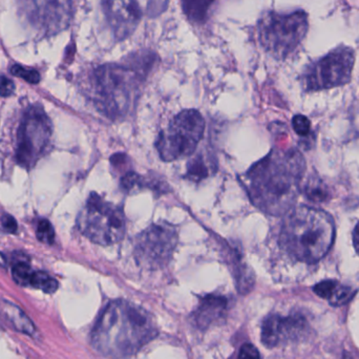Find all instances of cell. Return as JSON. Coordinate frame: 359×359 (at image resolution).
<instances>
[{
    "label": "cell",
    "mask_w": 359,
    "mask_h": 359,
    "mask_svg": "<svg viewBox=\"0 0 359 359\" xmlns=\"http://www.w3.org/2000/svg\"><path fill=\"white\" fill-rule=\"evenodd\" d=\"M188 178L198 182L208 176V170L202 157H194L187 165Z\"/></svg>",
    "instance_id": "7402d4cb"
},
{
    "label": "cell",
    "mask_w": 359,
    "mask_h": 359,
    "mask_svg": "<svg viewBox=\"0 0 359 359\" xmlns=\"http://www.w3.org/2000/svg\"><path fill=\"white\" fill-rule=\"evenodd\" d=\"M334 236V221L329 213L313 207L299 206L287 213L280 244L293 259L314 264L330 251Z\"/></svg>",
    "instance_id": "277c9868"
},
{
    "label": "cell",
    "mask_w": 359,
    "mask_h": 359,
    "mask_svg": "<svg viewBox=\"0 0 359 359\" xmlns=\"http://www.w3.org/2000/svg\"><path fill=\"white\" fill-rule=\"evenodd\" d=\"M293 130L299 136H308L311 130V122L306 116L297 115L292 119Z\"/></svg>",
    "instance_id": "4316f807"
},
{
    "label": "cell",
    "mask_w": 359,
    "mask_h": 359,
    "mask_svg": "<svg viewBox=\"0 0 359 359\" xmlns=\"http://www.w3.org/2000/svg\"><path fill=\"white\" fill-rule=\"evenodd\" d=\"M355 294L356 290H354L351 287L339 284L328 301L334 307H341V306L346 305V304L352 301Z\"/></svg>",
    "instance_id": "ffe728a7"
},
{
    "label": "cell",
    "mask_w": 359,
    "mask_h": 359,
    "mask_svg": "<svg viewBox=\"0 0 359 359\" xmlns=\"http://www.w3.org/2000/svg\"><path fill=\"white\" fill-rule=\"evenodd\" d=\"M154 62L155 55L145 52L130 57L126 63H109L97 67L93 86L98 109L111 119L126 116L136 102Z\"/></svg>",
    "instance_id": "3957f363"
},
{
    "label": "cell",
    "mask_w": 359,
    "mask_h": 359,
    "mask_svg": "<svg viewBox=\"0 0 359 359\" xmlns=\"http://www.w3.org/2000/svg\"><path fill=\"white\" fill-rule=\"evenodd\" d=\"M353 244L354 247H355V250L358 251L359 255V222L353 230Z\"/></svg>",
    "instance_id": "4dcf8cb0"
},
{
    "label": "cell",
    "mask_w": 359,
    "mask_h": 359,
    "mask_svg": "<svg viewBox=\"0 0 359 359\" xmlns=\"http://www.w3.org/2000/svg\"><path fill=\"white\" fill-rule=\"evenodd\" d=\"M18 6L25 20L43 36L65 31L73 17V0H18Z\"/></svg>",
    "instance_id": "8fae6325"
},
{
    "label": "cell",
    "mask_w": 359,
    "mask_h": 359,
    "mask_svg": "<svg viewBox=\"0 0 359 359\" xmlns=\"http://www.w3.org/2000/svg\"><path fill=\"white\" fill-rule=\"evenodd\" d=\"M308 29V15L304 11L290 14L268 12L257 25L262 46L278 59L287 58L299 48Z\"/></svg>",
    "instance_id": "5b68a950"
},
{
    "label": "cell",
    "mask_w": 359,
    "mask_h": 359,
    "mask_svg": "<svg viewBox=\"0 0 359 359\" xmlns=\"http://www.w3.org/2000/svg\"><path fill=\"white\" fill-rule=\"evenodd\" d=\"M205 120L200 111L186 109L178 114L158 137L156 147L163 161L172 162L194 154L204 136Z\"/></svg>",
    "instance_id": "52a82bcc"
},
{
    "label": "cell",
    "mask_w": 359,
    "mask_h": 359,
    "mask_svg": "<svg viewBox=\"0 0 359 359\" xmlns=\"http://www.w3.org/2000/svg\"><path fill=\"white\" fill-rule=\"evenodd\" d=\"M341 359H354V358L351 354L348 353V352H344L343 356H341Z\"/></svg>",
    "instance_id": "1f68e13d"
},
{
    "label": "cell",
    "mask_w": 359,
    "mask_h": 359,
    "mask_svg": "<svg viewBox=\"0 0 359 359\" xmlns=\"http://www.w3.org/2000/svg\"><path fill=\"white\" fill-rule=\"evenodd\" d=\"M2 311L6 314V318L12 323L13 326L19 332L34 337L36 333V327L34 323L29 320V316L14 304L10 302H4L2 305Z\"/></svg>",
    "instance_id": "2e32d148"
},
{
    "label": "cell",
    "mask_w": 359,
    "mask_h": 359,
    "mask_svg": "<svg viewBox=\"0 0 359 359\" xmlns=\"http://www.w3.org/2000/svg\"><path fill=\"white\" fill-rule=\"evenodd\" d=\"M178 232L168 223L153 224L136 238L134 255L137 263L149 270L165 267L176 250Z\"/></svg>",
    "instance_id": "30bf717a"
},
{
    "label": "cell",
    "mask_w": 359,
    "mask_h": 359,
    "mask_svg": "<svg viewBox=\"0 0 359 359\" xmlns=\"http://www.w3.org/2000/svg\"><path fill=\"white\" fill-rule=\"evenodd\" d=\"M2 227L4 228L6 231L8 233H15L17 231V223L16 219L12 217V215H6L2 217L1 219Z\"/></svg>",
    "instance_id": "f546056e"
},
{
    "label": "cell",
    "mask_w": 359,
    "mask_h": 359,
    "mask_svg": "<svg viewBox=\"0 0 359 359\" xmlns=\"http://www.w3.org/2000/svg\"><path fill=\"white\" fill-rule=\"evenodd\" d=\"M158 335L153 316L130 302L114 301L103 310L92 332V345L109 359L136 354Z\"/></svg>",
    "instance_id": "7a4b0ae2"
},
{
    "label": "cell",
    "mask_w": 359,
    "mask_h": 359,
    "mask_svg": "<svg viewBox=\"0 0 359 359\" xmlns=\"http://www.w3.org/2000/svg\"><path fill=\"white\" fill-rule=\"evenodd\" d=\"M29 286L40 289L48 294H52V293L56 292L57 289H58V282L46 272L37 271L34 272L33 276H32Z\"/></svg>",
    "instance_id": "d6986e66"
},
{
    "label": "cell",
    "mask_w": 359,
    "mask_h": 359,
    "mask_svg": "<svg viewBox=\"0 0 359 359\" xmlns=\"http://www.w3.org/2000/svg\"><path fill=\"white\" fill-rule=\"evenodd\" d=\"M187 18L196 25H203L217 0H180Z\"/></svg>",
    "instance_id": "e0dca14e"
},
{
    "label": "cell",
    "mask_w": 359,
    "mask_h": 359,
    "mask_svg": "<svg viewBox=\"0 0 359 359\" xmlns=\"http://www.w3.org/2000/svg\"><path fill=\"white\" fill-rule=\"evenodd\" d=\"M11 73L31 84H37L40 82V74L36 69H29L20 65H13Z\"/></svg>",
    "instance_id": "603a6c76"
},
{
    "label": "cell",
    "mask_w": 359,
    "mask_h": 359,
    "mask_svg": "<svg viewBox=\"0 0 359 359\" xmlns=\"http://www.w3.org/2000/svg\"><path fill=\"white\" fill-rule=\"evenodd\" d=\"M354 62L353 48L339 46L306 69L304 86L310 92H316L345 86L351 80Z\"/></svg>",
    "instance_id": "9c48e42d"
},
{
    "label": "cell",
    "mask_w": 359,
    "mask_h": 359,
    "mask_svg": "<svg viewBox=\"0 0 359 359\" xmlns=\"http://www.w3.org/2000/svg\"><path fill=\"white\" fill-rule=\"evenodd\" d=\"M339 283L334 280H323L313 287L314 293L324 299H329L334 292L335 288Z\"/></svg>",
    "instance_id": "d4e9b609"
},
{
    "label": "cell",
    "mask_w": 359,
    "mask_h": 359,
    "mask_svg": "<svg viewBox=\"0 0 359 359\" xmlns=\"http://www.w3.org/2000/svg\"><path fill=\"white\" fill-rule=\"evenodd\" d=\"M34 271L31 266L25 262H18L13 266L12 276L15 282L20 286H29Z\"/></svg>",
    "instance_id": "44dd1931"
},
{
    "label": "cell",
    "mask_w": 359,
    "mask_h": 359,
    "mask_svg": "<svg viewBox=\"0 0 359 359\" xmlns=\"http://www.w3.org/2000/svg\"><path fill=\"white\" fill-rule=\"evenodd\" d=\"M309 325L304 316L271 314L262 325V343L267 348L278 347L287 341H297L307 333Z\"/></svg>",
    "instance_id": "4fadbf2b"
},
{
    "label": "cell",
    "mask_w": 359,
    "mask_h": 359,
    "mask_svg": "<svg viewBox=\"0 0 359 359\" xmlns=\"http://www.w3.org/2000/svg\"><path fill=\"white\" fill-rule=\"evenodd\" d=\"M301 191L314 203H324L330 198L328 187L318 177H311L302 184Z\"/></svg>",
    "instance_id": "ac0fdd59"
},
{
    "label": "cell",
    "mask_w": 359,
    "mask_h": 359,
    "mask_svg": "<svg viewBox=\"0 0 359 359\" xmlns=\"http://www.w3.org/2000/svg\"><path fill=\"white\" fill-rule=\"evenodd\" d=\"M37 238L40 242L46 244H53L55 240V231L52 224L46 219H42L39 222L37 227Z\"/></svg>",
    "instance_id": "cb8c5ba5"
},
{
    "label": "cell",
    "mask_w": 359,
    "mask_h": 359,
    "mask_svg": "<svg viewBox=\"0 0 359 359\" xmlns=\"http://www.w3.org/2000/svg\"><path fill=\"white\" fill-rule=\"evenodd\" d=\"M232 257V273L236 289L241 294H248L255 286V274L247 264L242 261L238 252Z\"/></svg>",
    "instance_id": "9a60e30c"
},
{
    "label": "cell",
    "mask_w": 359,
    "mask_h": 359,
    "mask_svg": "<svg viewBox=\"0 0 359 359\" xmlns=\"http://www.w3.org/2000/svg\"><path fill=\"white\" fill-rule=\"evenodd\" d=\"M50 120L41 109H32L25 115L18 133L17 159L25 168H31L41 157L50 143Z\"/></svg>",
    "instance_id": "7c38bea8"
},
{
    "label": "cell",
    "mask_w": 359,
    "mask_h": 359,
    "mask_svg": "<svg viewBox=\"0 0 359 359\" xmlns=\"http://www.w3.org/2000/svg\"><path fill=\"white\" fill-rule=\"evenodd\" d=\"M227 310V299L222 297L208 295L201 302L194 313V322L198 328H208L215 323L219 322L225 316Z\"/></svg>",
    "instance_id": "5bb4252c"
},
{
    "label": "cell",
    "mask_w": 359,
    "mask_h": 359,
    "mask_svg": "<svg viewBox=\"0 0 359 359\" xmlns=\"http://www.w3.org/2000/svg\"><path fill=\"white\" fill-rule=\"evenodd\" d=\"M238 359H261V355L255 346L251 344H245L241 347Z\"/></svg>",
    "instance_id": "83f0119b"
},
{
    "label": "cell",
    "mask_w": 359,
    "mask_h": 359,
    "mask_svg": "<svg viewBox=\"0 0 359 359\" xmlns=\"http://www.w3.org/2000/svg\"><path fill=\"white\" fill-rule=\"evenodd\" d=\"M78 227L95 244L109 246L123 238L126 217L120 207L92 194L78 217Z\"/></svg>",
    "instance_id": "8992f818"
},
{
    "label": "cell",
    "mask_w": 359,
    "mask_h": 359,
    "mask_svg": "<svg viewBox=\"0 0 359 359\" xmlns=\"http://www.w3.org/2000/svg\"><path fill=\"white\" fill-rule=\"evenodd\" d=\"M144 179L133 172H126L121 178V186L124 190L132 191L136 188L143 187Z\"/></svg>",
    "instance_id": "484cf974"
},
{
    "label": "cell",
    "mask_w": 359,
    "mask_h": 359,
    "mask_svg": "<svg viewBox=\"0 0 359 359\" xmlns=\"http://www.w3.org/2000/svg\"><path fill=\"white\" fill-rule=\"evenodd\" d=\"M305 170V159L295 149L272 151L247 172L251 202L268 215H286L297 202Z\"/></svg>",
    "instance_id": "6da1fadb"
},
{
    "label": "cell",
    "mask_w": 359,
    "mask_h": 359,
    "mask_svg": "<svg viewBox=\"0 0 359 359\" xmlns=\"http://www.w3.org/2000/svg\"><path fill=\"white\" fill-rule=\"evenodd\" d=\"M170 0H101L107 25L116 39H128L143 17L160 16L168 8Z\"/></svg>",
    "instance_id": "ba28073f"
},
{
    "label": "cell",
    "mask_w": 359,
    "mask_h": 359,
    "mask_svg": "<svg viewBox=\"0 0 359 359\" xmlns=\"http://www.w3.org/2000/svg\"><path fill=\"white\" fill-rule=\"evenodd\" d=\"M15 84L6 76L0 75V96L8 97L14 93Z\"/></svg>",
    "instance_id": "f1b7e54d"
}]
</instances>
